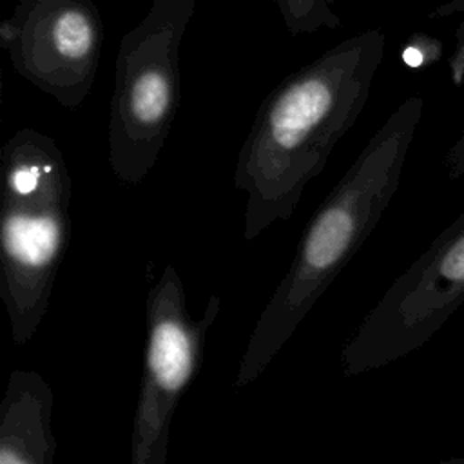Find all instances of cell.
I'll return each mask as SVG.
<instances>
[{
    "label": "cell",
    "instance_id": "obj_7",
    "mask_svg": "<svg viewBox=\"0 0 464 464\" xmlns=\"http://www.w3.org/2000/svg\"><path fill=\"white\" fill-rule=\"evenodd\" d=\"M0 45L24 80L76 109L98 72L103 20L92 0H20L0 24Z\"/></svg>",
    "mask_w": 464,
    "mask_h": 464
},
{
    "label": "cell",
    "instance_id": "obj_5",
    "mask_svg": "<svg viewBox=\"0 0 464 464\" xmlns=\"http://www.w3.org/2000/svg\"><path fill=\"white\" fill-rule=\"evenodd\" d=\"M464 303V212L392 283L344 343L346 377L388 366L424 346Z\"/></svg>",
    "mask_w": 464,
    "mask_h": 464
},
{
    "label": "cell",
    "instance_id": "obj_9",
    "mask_svg": "<svg viewBox=\"0 0 464 464\" xmlns=\"http://www.w3.org/2000/svg\"><path fill=\"white\" fill-rule=\"evenodd\" d=\"M290 34H312L319 29H337L341 16L335 13L337 0H274Z\"/></svg>",
    "mask_w": 464,
    "mask_h": 464
},
{
    "label": "cell",
    "instance_id": "obj_11",
    "mask_svg": "<svg viewBox=\"0 0 464 464\" xmlns=\"http://www.w3.org/2000/svg\"><path fill=\"white\" fill-rule=\"evenodd\" d=\"M402 60L406 65L410 67H420L426 60L422 49H419L417 45H408L404 51H402Z\"/></svg>",
    "mask_w": 464,
    "mask_h": 464
},
{
    "label": "cell",
    "instance_id": "obj_3",
    "mask_svg": "<svg viewBox=\"0 0 464 464\" xmlns=\"http://www.w3.org/2000/svg\"><path fill=\"white\" fill-rule=\"evenodd\" d=\"M0 160V297L24 346L47 314L71 239L72 178L58 143L34 129L16 130Z\"/></svg>",
    "mask_w": 464,
    "mask_h": 464
},
{
    "label": "cell",
    "instance_id": "obj_10",
    "mask_svg": "<svg viewBox=\"0 0 464 464\" xmlns=\"http://www.w3.org/2000/svg\"><path fill=\"white\" fill-rule=\"evenodd\" d=\"M444 169L450 179L464 176V129L444 154Z\"/></svg>",
    "mask_w": 464,
    "mask_h": 464
},
{
    "label": "cell",
    "instance_id": "obj_12",
    "mask_svg": "<svg viewBox=\"0 0 464 464\" xmlns=\"http://www.w3.org/2000/svg\"><path fill=\"white\" fill-rule=\"evenodd\" d=\"M460 460H464V459H460Z\"/></svg>",
    "mask_w": 464,
    "mask_h": 464
},
{
    "label": "cell",
    "instance_id": "obj_1",
    "mask_svg": "<svg viewBox=\"0 0 464 464\" xmlns=\"http://www.w3.org/2000/svg\"><path fill=\"white\" fill-rule=\"evenodd\" d=\"M382 47L377 31L350 36L283 78L261 102L234 170V187L245 194V241L292 218L306 185L361 116Z\"/></svg>",
    "mask_w": 464,
    "mask_h": 464
},
{
    "label": "cell",
    "instance_id": "obj_8",
    "mask_svg": "<svg viewBox=\"0 0 464 464\" xmlns=\"http://www.w3.org/2000/svg\"><path fill=\"white\" fill-rule=\"evenodd\" d=\"M53 404V390L38 372H11L0 404V464L54 462Z\"/></svg>",
    "mask_w": 464,
    "mask_h": 464
},
{
    "label": "cell",
    "instance_id": "obj_4",
    "mask_svg": "<svg viewBox=\"0 0 464 464\" xmlns=\"http://www.w3.org/2000/svg\"><path fill=\"white\" fill-rule=\"evenodd\" d=\"M196 0H152L121 36L109 105V165L125 185H140L156 165L179 98V47Z\"/></svg>",
    "mask_w": 464,
    "mask_h": 464
},
{
    "label": "cell",
    "instance_id": "obj_2",
    "mask_svg": "<svg viewBox=\"0 0 464 464\" xmlns=\"http://www.w3.org/2000/svg\"><path fill=\"white\" fill-rule=\"evenodd\" d=\"M420 116V98L402 102L319 205L246 341L234 381L236 390L261 377L373 232L399 188Z\"/></svg>",
    "mask_w": 464,
    "mask_h": 464
},
{
    "label": "cell",
    "instance_id": "obj_6",
    "mask_svg": "<svg viewBox=\"0 0 464 464\" xmlns=\"http://www.w3.org/2000/svg\"><path fill=\"white\" fill-rule=\"evenodd\" d=\"M219 308L221 297L212 294L203 315L194 319L172 263L150 286L145 301L143 373L130 433L132 464H165L176 406L201 366L207 332Z\"/></svg>",
    "mask_w": 464,
    "mask_h": 464
}]
</instances>
